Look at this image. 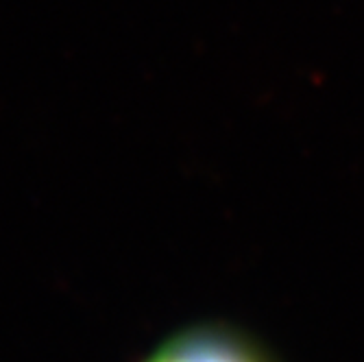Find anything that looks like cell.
Returning <instances> with one entry per match:
<instances>
[{
  "mask_svg": "<svg viewBox=\"0 0 364 362\" xmlns=\"http://www.w3.org/2000/svg\"><path fill=\"white\" fill-rule=\"evenodd\" d=\"M142 362H277L255 339L227 323H194L164 339Z\"/></svg>",
  "mask_w": 364,
  "mask_h": 362,
  "instance_id": "6da1fadb",
  "label": "cell"
}]
</instances>
